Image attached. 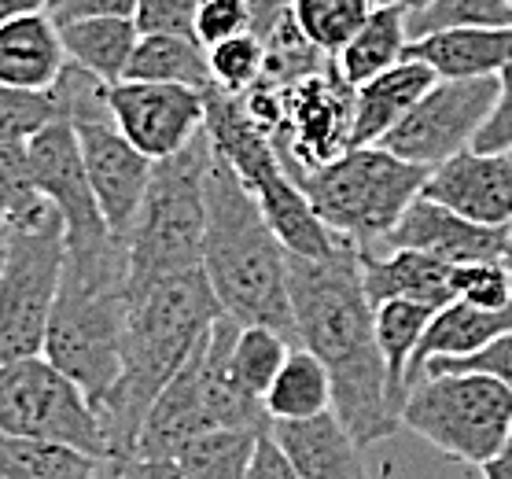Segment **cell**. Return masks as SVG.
<instances>
[{
    "label": "cell",
    "instance_id": "obj_44",
    "mask_svg": "<svg viewBox=\"0 0 512 479\" xmlns=\"http://www.w3.org/2000/svg\"><path fill=\"white\" fill-rule=\"evenodd\" d=\"M479 472H483V479H512V435L487 465H479Z\"/></svg>",
    "mask_w": 512,
    "mask_h": 479
},
{
    "label": "cell",
    "instance_id": "obj_23",
    "mask_svg": "<svg viewBox=\"0 0 512 479\" xmlns=\"http://www.w3.org/2000/svg\"><path fill=\"white\" fill-rule=\"evenodd\" d=\"M56 26L74 67L89 71L104 85L126 78L129 56H133L140 37L137 23L129 15H85V19H67Z\"/></svg>",
    "mask_w": 512,
    "mask_h": 479
},
{
    "label": "cell",
    "instance_id": "obj_17",
    "mask_svg": "<svg viewBox=\"0 0 512 479\" xmlns=\"http://www.w3.org/2000/svg\"><path fill=\"white\" fill-rule=\"evenodd\" d=\"M361 284L369 303L380 306L387 299H409L428 310H439L454 299V266L424 251H409V247H387V255H376L373 247H358Z\"/></svg>",
    "mask_w": 512,
    "mask_h": 479
},
{
    "label": "cell",
    "instance_id": "obj_41",
    "mask_svg": "<svg viewBox=\"0 0 512 479\" xmlns=\"http://www.w3.org/2000/svg\"><path fill=\"white\" fill-rule=\"evenodd\" d=\"M476 152H512V63L498 74V100L490 107L487 122L479 126Z\"/></svg>",
    "mask_w": 512,
    "mask_h": 479
},
{
    "label": "cell",
    "instance_id": "obj_30",
    "mask_svg": "<svg viewBox=\"0 0 512 479\" xmlns=\"http://www.w3.org/2000/svg\"><path fill=\"white\" fill-rule=\"evenodd\" d=\"M291 351V339L280 336L277 328L266 325H240L233 347H229V373L247 395L266 398L269 384L277 380L280 365Z\"/></svg>",
    "mask_w": 512,
    "mask_h": 479
},
{
    "label": "cell",
    "instance_id": "obj_20",
    "mask_svg": "<svg viewBox=\"0 0 512 479\" xmlns=\"http://www.w3.org/2000/svg\"><path fill=\"white\" fill-rule=\"evenodd\" d=\"M435 78H498L512 63V26H454L406 45Z\"/></svg>",
    "mask_w": 512,
    "mask_h": 479
},
{
    "label": "cell",
    "instance_id": "obj_40",
    "mask_svg": "<svg viewBox=\"0 0 512 479\" xmlns=\"http://www.w3.org/2000/svg\"><path fill=\"white\" fill-rule=\"evenodd\" d=\"M196 8L199 0H137V12H133V23H137L140 34H192L196 26Z\"/></svg>",
    "mask_w": 512,
    "mask_h": 479
},
{
    "label": "cell",
    "instance_id": "obj_42",
    "mask_svg": "<svg viewBox=\"0 0 512 479\" xmlns=\"http://www.w3.org/2000/svg\"><path fill=\"white\" fill-rule=\"evenodd\" d=\"M104 479H192V472L177 457L129 454V457H107Z\"/></svg>",
    "mask_w": 512,
    "mask_h": 479
},
{
    "label": "cell",
    "instance_id": "obj_15",
    "mask_svg": "<svg viewBox=\"0 0 512 479\" xmlns=\"http://www.w3.org/2000/svg\"><path fill=\"white\" fill-rule=\"evenodd\" d=\"M420 196L479 225H512V152L465 148L454 159L431 166Z\"/></svg>",
    "mask_w": 512,
    "mask_h": 479
},
{
    "label": "cell",
    "instance_id": "obj_50",
    "mask_svg": "<svg viewBox=\"0 0 512 479\" xmlns=\"http://www.w3.org/2000/svg\"><path fill=\"white\" fill-rule=\"evenodd\" d=\"M0 479H4V476H0Z\"/></svg>",
    "mask_w": 512,
    "mask_h": 479
},
{
    "label": "cell",
    "instance_id": "obj_38",
    "mask_svg": "<svg viewBox=\"0 0 512 479\" xmlns=\"http://www.w3.org/2000/svg\"><path fill=\"white\" fill-rule=\"evenodd\" d=\"M192 34L203 48H214L240 34H255V15L247 0H199Z\"/></svg>",
    "mask_w": 512,
    "mask_h": 479
},
{
    "label": "cell",
    "instance_id": "obj_13",
    "mask_svg": "<svg viewBox=\"0 0 512 479\" xmlns=\"http://www.w3.org/2000/svg\"><path fill=\"white\" fill-rule=\"evenodd\" d=\"M107 111L118 133L152 163L181 152L196 133H203L207 104L199 89L170 82H122L107 85Z\"/></svg>",
    "mask_w": 512,
    "mask_h": 479
},
{
    "label": "cell",
    "instance_id": "obj_3",
    "mask_svg": "<svg viewBox=\"0 0 512 479\" xmlns=\"http://www.w3.org/2000/svg\"><path fill=\"white\" fill-rule=\"evenodd\" d=\"M203 273L222 314L240 325L277 328L280 336L299 343L288 295V251L269 229L258 199L218 152L207 170Z\"/></svg>",
    "mask_w": 512,
    "mask_h": 479
},
{
    "label": "cell",
    "instance_id": "obj_49",
    "mask_svg": "<svg viewBox=\"0 0 512 479\" xmlns=\"http://www.w3.org/2000/svg\"><path fill=\"white\" fill-rule=\"evenodd\" d=\"M373 4H406V0H373Z\"/></svg>",
    "mask_w": 512,
    "mask_h": 479
},
{
    "label": "cell",
    "instance_id": "obj_19",
    "mask_svg": "<svg viewBox=\"0 0 512 479\" xmlns=\"http://www.w3.org/2000/svg\"><path fill=\"white\" fill-rule=\"evenodd\" d=\"M269 435L303 479H369L361 446L332 409L310 421H273Z\"/></svg>",
    "mask_w": 512,
    "mask_h": 479
},
{
    "label": "cell",
    "instance_id": "obj_12",
    "mask_svg": "<svg viewBox=\"0 0 512 479\" xmlns=\"http://www.w3.org/2000/svg\"><path fill=\"white\" fill-rule=\"evenodd\" d=\"M26 159H30L34 185L63 218L70 258L104 255L111 247L126 244L122 236L107 229L104 214L96 207L93 185H89L82 163V148H78V133L70 122H48L41 133H34L26 141Z\"/></svg>",
    "mask_w": 512,
    "mask_h": 479
},
{
    "label": "cell",
    "instance_id": "obj_4",
    "mask_svg": "<svg viewBox=\"0 0 512 479\" xmlns=\"http://www.w3.org/2000/svg\"><path fill=\"white\" fill-rule=\"evenodd\" d=\"M129 306L126 244L96 258H67L56 306L45 328V354L82 387L96 409L122 376V339Z\"/></svg>",
    "mask_w": 512,
    "mask_h": 479
},
{
    "label": "cell",
    "instance_id": "obj_2",
    "mask_svg": "<svg viewBox=\"0 0 512 479\" xmlns=\"http://www.w3.org/2000/svg\"><path fill=\"white\" fill-rule=\"evenodd\" d=\"M222 317V303L203 269L174 273L129 292L126 339H122V376L100 406L111 457L137 450L140 424L152 402L192 358L210 325Z\"/></svg>",
    "mask_w": 512,
    "mask_h": 479
},
{
    "label": "cell",
    "instance_id": "obj_47",
    "mask_svg": "<svg viewBox=\"0 0 512 479\" xmlns=\"http://www.w3.org/2000/svg\"><path fill=\"white\" fill-rule=\"evenodd\" d=\"M4 251H8V236L0 233V269H4Z\"/></svg>",
    "mask_w": 512,
    "mask_h": 479
},
{
    "label": "cell",
    "instance_id": "obj_36",
    "mask_svg": "<svg viewBox=\"0 0 512 479\" xmlns=\"http://www.w3.org/2000/svg\"><path fill=\"white\" fill-rule=\"evenodd\" d=\"M48 122H59V104L52 89L48 93H26V89L0 85V141L26 144Z\"/></svg>",
    "mask_w": 512,
    "mask_h": 479
},
{
    "label": "cell",
    "instance_id": "obj_29",
    "mask_svg": "<svg viewBox=\"0 0 512 479\" xmlns=\"http://www.w3.org/2000/svg\"><path fill=\"white\" fill-rule=\"evenodd\" d=\"M258 439L262 432L255 428H214L188 439L174 457L192 472V479H247Z\"/></svg>",
    "mask_w": 512,
    "mask_h": 479
},
{
    "label": "cell",
    "instance_id": "obj_27",
    "mask_svg": "<svg viewBox=\"0 0 512 479\" xmlns=\"http://www.w3.org/2000/svg\"><path fill=\"white\" fill-rule=\"evenodd\" d=\"M0 476L4 479H104V461L85 450L48 439L0 432Z\"/></svg>",
    "mask_w": 512,
    "mask_h": 479
},
{
    "label": "cell",
    "instance_id": "obj_31",
    "mask_svg": "<svg viewBox=\"0 0 512 479\" xmlns=\"http://www.w3.org/2000/svg\"><path fill=\"white\" fill-rule=\"evenodd\" d=\"M48 211H52V203L34 185L26 144L0 141V233H15Z\"/></svg>",
    "mask_w": 512,
    "mask_h": 479
},
{
    "label": "cell",
    "instance_id": "obj_24",
    "mask_svg": "<svg viewBox=\"0 0 512 479\" xmlns=\"http://www.w3.org/2000/svg\"><path fill=\"white\" fill-rule=\"evenodd\" d=\"M406 45V4H376L358 34L336 52V67L343 82L358 89L387 67H395L398 59H406Z\"/></svg>",
    "mask_w": 512,
    "mask_h": 479
},
{
    "label": "cell",
    "instance_id": "obj_37",
    "mask_svg": "<svg viewBox=\"0 0 512 479\" xmlns=\"http://www.w3.org/2000/svg\"><path fill=\"white\" fill-rule=\"evenodd\" d=\"M454 299L483 310H501L512 303V273L501 266V258H487V262H461L454 266Z\"/></svg>",
    "mask_w": 512,
    "mask_h": 479
},
{
    "label": "cell",
    "instance_id": "obj_32",
    "mask_svg": "<svg viewBox=\"0 0 512 479\" xmlns=\"http://www.w3.org/2000/svg\"><path fill=\"white\" fill-rule=\"evenodd\" d=\"M373 0H291V19L321 52L336 56L369 19Z\"/></svg>",
    "mask_w": 512,
    "mask_h": 479
},
{
    "label": "cell",
    "instance_id": "obj_45",
    "mask_svg": "<svg viewBox=\"0 0 512 479\" xmlns=\"http://www.w3.org/2000/svg\"><path fill=\"white\" fill-rule=\"evenodd\" d=\"M52 0H0V19H12V15H30V12H48Z\"/></svg>",
    "mask_w": 512,
    "mask_h": 479
},
{
    "label": "cell",
    "instance_id": "obj_9",
    "mask_svg": "<svg viewBox=\"0 0 512 479\" xmlns=\"http://www.w3.org/2000/svg\"><path fill=\"white\" fill-rule=\"evenodd\" d=\"M0 432L67 443L100 461L111 457L100 409L45 354L0 365Z\"/></svg>",
    "mask_w": 512,
    "mask_h": 479
},
{
    "label": "cell",
    "instance_id": "obj_43",
    "mask_svg": "<svg viewBox=\"0 0 512 479\" xmlns=\"http://www.w3.org/2000/svg\"><path fill=\"white\" fill-rule=\"evenodd\" d=\"M247 479H303V476H299V472H295V465L284 457V450L273 443V435L262 432V439H258V446H255V461H251V472H247Z\"/></svg>",
    "mask_w": 512,
    "mask_h": 479
},
{
    "label": "cell",
    "instance_id": "obj_28",
    "mask_svg": "<svg viewBox=\"0 0 512 479\" xmlns=\"http://www.w3.org/2000/svg\"><path fill=\"white\" fill-rule=\"evenodd\" d=\"M431 314L435 310L409 303V299H387V303L376 306V343L384 354L395 409H402V398L409 391V365H413V354H417V343L428 328Z\"/></svg>",
    "mask_w": 512,
    "mask_h": 479
},
{
    "label": "cell",
    "instance_id": "obj_8",
    "mask_svg": "<svg viewBox=\"0 0 512 479\" xmlns=\"http://www.w3.org/2000/svg\"><path fill=\"white\" fill-rule=\"evenodd\" d=\"M67 262L63 218L52 207L37 222L8 233L0 269V365L41 354Z\"/></svg>",
    "mask_w": 512,
    "mask_h": 479
},
{
    "label": "cell",
    "instance_id": "obj_35",
    "mask_svg": "<svg viewBox=\"0 0 512 479\" xmlns=\"http://www.w3.org/2000/svg\"><path fill=\"white\" fill-rule=\"evenodd\" d=\"M210 78L225 93H244L262 78V63H266V41L258 34L229 37L222 45L207 48Z\"/></svg>",
    "mask_w": 512,
    "mask_h": 479
},
{
    "label": "cell",
    "instance_id": "obj_5",
    "mask_svg": "<svg viewBox=\"0 0 512 479\" xmlns=\"http://www.w3.org/2000/svg\"><path fill=\"white\" fill-rule=\"evenodd\" d=\"M210 163H214V144L207 129L196 133L181 152L155 163L148 192L126 233L129 292L174 273L203 269Z\"/></svg>",
    "mask_w": 512,
    "mask_h": 479
},
{
    "label": "cell",
    "instance_id": "obj_16",
    "mask_svg": "<svg viewBox=\"0 0 512 479\" xmlns=\"http://www.w3.org/2000/svg\"><path fill=\"white\" fill-rule=\"evenodd\" d=\"M505 240H509V225H479L435 199L417 196L387 229L384 247H409V251L443 258L450 266H461V262L501 258Z\"/></svg>",
    "mask_w": 512,
    "mask_h": 479
},
{
    "label": "cell",
    "instance_id": "obj_33",
    "mask_svg": "<svg viewBox=\"0 0 512 479\" xmlns=\"http://www.w3.org/2000/svg\"><path fill=\"white\" fill-rule=\"evenodd\" d=\"M266 63H262V78H266L269 85H277V89H284V85L299 82V78H306V74H317L325 71L328 63L336 56H328V52H321V48L310 41V37L295 26V19L288 15H280V23L269 30L266 37Z\"/></svg>",
    "mask_w": 512,
    "mask_h": 479
},
{
    "label": "cell",
    "instance_id": "obj_39",
    "mask_svg": "<svg viewBox=\"0 0 512 479\" xmlns=\"http://www.w3.org/2000/svg\"><path fill=\"white\" fill-rule=\"evenodd\" d=\"M461 369L498 376L501 384L512 391V332L498 336L494 343H487L483 351L468 354V358H431V362L424 365V376H431V373H461Z\"/></svg>",
    "mask_w": 512,
    "mask_h": 479
},
{
    "label": "cell",
    "instance_id": "obj_34",
    "mask_svg": "<svg viewBox=\"0 0 512 479\" xmlns=\"http://www.w3.org/2000/svg\"><path fill=\"white\" fill-rule=\"evenodd\" d=\"M454 26H512V0H424L406 12L409 41Z\"/></svg>",
    "mask_w": 512,
    "mask_h": 479
},
{
    "label": "cell",
    "instance_id": "obj_18",
    "mask_svg": "<svg viewBox=\"0 0 512 479\" xmlns=\"http://www.w3.org/2000/svg\"><path fill=\"white\" fill-rule=\"evenodd\" d=\"M67 67V48L48 12L0 19V85L48 93Z\"/></svg>",
    "mask_w": 512,
    "mask_h": 479
},
{
    "label": "cell",
    "instance_id": "obj_1",
    "mask_svg": "<svg viewBox=\"0 0 512 479\" xmlns=\"http://www.w3.org/2000/svg\"><path fill=\"white\" fill-rule=\"evenodd\" d=\"M288 295L299 347L332 376V413L365 450L398 428L387 365L376 343V306L365 295L358 244L339 240L328 258L288 255Z\"/></svg>",
    "mask_w": 512,
    "mask_h": 479
},
{
    "label": "cell",
    "instance_id": "obj_21",
    "mask_svg": "<svg viewBox=\"0 0 512 479\" xmlns=\"http://www.w3.org/2000/svg\"><path fill=\"white\" fill-rule=\"evenodd\" d=\"M435 82V71L428 63L406 56L384 74L369 78L365 85L354 89V129H350V148H365V144H380L391 133L398 118L417 104Z\"/></svg>",
    "mask_w": 512,
    "mask_h": 479
},
{
    "label": "cell",
    "instance_id": "obj_22",
    "mask_svg": "<svg viewBox=\"0 0 512 479\" xmlns=\"http://www.w3.org/2000/svg\"><path fill=\"white\" fill-rule=\"evenodd\" d=\"M505 332H512V303L501 306V310H483V306L450 299L431 314L428 328L420 336L413 365H409V387L424 376V365L431 358H468V354L483 351L487 343H494Z\"/></svg>",
    "mask_w": 512,
    "mask_h": 479
},
{
    "label": "cell",
    "instance_id": "obj_10",
    "mask_svg": "<svg viewBox=\"0 0 512 479\" xmlns=\"http://www.w3.org/2000/svg\"><path fill=\"white\" fill-rule=\"evenodd\" d=\"M494 100L498 78H435L428 93L391 126L380 148L431 170L472 148Z\"/></svg>",
    "mask_w": 512,
    "mask_h": 479
},
{
    "label": "cell",
    "instance_id": "obj_6",
    "mask_svg": "<svg viewBox=\"0 0 512 479\" xmlns=\"http://www.w3.org/2000/svg\"><path fill=\"white\" fill-rule=\"evenodd\" d=\"M310 207L336 236L358 247L384 240L409 203L424 192L428 166L406 163L380 144L347 148L325 166L291 170Z\"/></svg>",
    "mask_w": 512,
    "mask_h": 479
},
{
    "label": "cell",
    "instance_id": "obj_14",
    "mask_svg": "<svg viewBox=\"0 0 512 479\" xmlns=\"http://www.w3.org/2000/svg\"><path fill=\"white\" fill-rule=\"evenodd\" d=\"M74 133H78V148H82V163L89 185H93L96 207L104 214L107 229L126 240L140 199L148 192L155 163L118 133L111 118L74 122Z\"/></svg>",
    "mask_w": 512,
    "mask_h": 479
},
{
    "label": "cell",
    "instance_id": "obj_25",
    "mask_svg": "<svg viewBox=\"0 0 512 479\" xmlns=\"http://www.w3.org/2000/svg\"><path fill=\"white\" fill-rule=\"evenodd\" d=\"M126 78L129 82L188 85V89H199V93H207L214 85L207 48L188 34H140L137 48L129 56Z\"/></svg>",
    "mask_w": 512,
    "mask_h": 479
},
{
    "label": "cell",
    "instance_id": "obj_46",
    "mask_svg": "<svg viewBox=\"0 0 512 479\" xmlns=\"http://www.w3.org/2000/svg\"><path fill=\"white\" fill-rule=\"evenodd\" d=\"M501 266L512 273V233H509V240H505V251H501Z\"/></svg>",
    "mask_w": 512,
    "mask_h": 479
},
{
    "label": "cell",
    "instance_id": "obj_48",
    "mask_svg": "<svg viewBox=\"0 0 512 479\" xmlns=\"http://www.w3.org/2000/svg\"><path fill=\"white\" fill-rule=\"evenodd\" d=\"M420 4H424V0H406V12L409 8H420Z\"/></svg>",
    "mask_w": 512,
    "mask_h": 479
},
{
    "label": "cell",
    "instance_id": "obj_26",
    "mask_svg": "<svg viewBox=\"0 0 512 479\" xmlns=\"http://www.w3.org/2000/svg\"><path fill=\"white\" fill-rule=\"evenodd\" d=\"M266 417L273 421H310L332 409V376H328L325 362L306 347L288 351L284 365H280L277 380L269 384L266 398Z\"/></svg>",
    "mask_w": 512,
    "mask_h": 479
},
{
    "label": "cell",
    "instance_id": "obj_11",
    "mask_svg": "<svg viewBox=\"0 0 512 479\" xmlns=\"http://www.w3.org/2000/svg\"><path fill=\"white\" fill-rule=\"evenodd\" d=\"M354 129V85L343 82L336 59L325 71L306 74L280 89V126L273 133L284 170L325 166L350 148Z\"/></svg>",
    "mask_w": 512,
    "mask_h": 479
},
{
    "label": "cell",
    "instance_id": "obj_7",
    "mask_svg": "<svg viewBox=\"0 0 512 479\" xmlns=\"http://www.w3.org/2000/svg\"><path fill=\"white\" fill-rule=\"evenodd\" d=\"M398 424L461 465H487L512 435V391L487 373H431L409 387Z\"/></svg>",
    "mask_w": 512,
    "mask_h": 479
}]
</instances>
